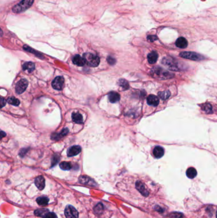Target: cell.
<instances>
[{"label": "cell", "instance_id": "cell-1", "mask_svg": "<svg viewBox=\"0 0 217 218\" xmlns=\"http://www.w3.org/2000/svg\"><path fill=\"white\" fill-rule=\"evenodd\" d=\"M34 1L35 0H22V2L13 7V12L15 14H19L24 12L32 6Z\"/></svg>", "mask_w": 217, "mask_h": 218}, {"label": "cell", "instance_id": "cell-2", "mask_svg": "<svg viewBox=\"0 0 217 218\" xmlns=\"http://www.w3.org/2000/svg\"><path fill=\"white\" fill-rule=\"evenodd\" d=\"M83 58L85 61V63H86V64L89 66L96 67L99 65L100 62L99 58L91 53L84 54Z\"/></svg>", "mask_w": 217, "mask_h": 218}, {"label": "cell", "instance_id": "cell-3", "mask_svg": "<svg viewBox=\"0 0 217 218\" xmlns=\"http://www.w3.org/2000/svg\"><path fill=\"white\" fill-rule=\"evenodd\" d=\"M180 56L183 58L188 59H191V60H193V61H199V60H201V59H204V57H203L201 55H200L196 52H181L180 54Z\"/></svg>", "mask_w": 217, "mask_h": 218}, {"label": "cell", "instance_id": "cell-4", "mask_svg": "<svg viewBox=\"0 0 217 218\" xmlns=\"http://www.w3.org/2000/svg\"><path fill=\"white\" fill-rule=\"evenodd\" d=\"M66 218H78V212L73 206L68 205L64 210Z\"/></svg>", "mask_w": 217, "mask_h": 218}, {"label": "cell", "instance_id": "cell-5", "mask_svg": "<svg viewBox=\"0 0 217 218\" xmlns=\"http://www.w3.org/2000/svg\"><path fill=\"white\" fill-rule=\"evenodd\" d=\"M152 72L153 74H155V76L158 77L160 79H167L168 78L171 77L169 72L159 68H154Z\"/></svg>", "mask_w": 217, "mask_h": 218}, {"label": "cell", "instance_id": "cell-6", "mask_svg": "<svg viewBox=\"0 0 217 218\" xmlns=\"http://www.w3.org/2000/svg\"><path fill=\"white\" fill-rule=\"evenodd\" d=\"M28 86V82L26 79H21L17 83L15 86V92L20 94L24 93Z\"/></svg>", "mask_w": 217, "mask_h": 218}, {"label": "cell", "instance_id": "cell-7", "mask_svg": "<svg viewBox=\"0 0 217 218\" xmlns=\"http://www.w3.org/2000/svg\"><path fill=\"white\" fill-rule=\"evenodd\" d=\"M64 80L63 77L61 76L57 77L52 82V85L53 88L57 89V90H61L64 85Z\"/></svg>", "mask_w": 217, "mask_h": 218}, {"label": "cell", "instance_id": "cell-8", "mask_svg": "<svg viewBox=\"0 0 217 218\" xmlns=\"http://www.w3.org/2000/svg\"><path fill=\"white\" fill-rule=\"evenodd\" d=\"M79 182L82 184L90 186H96V184L92 179L87 176H80L79 178Z\"/></svg>", "mask_w": 217, "mask_h": 218}, {"label": "cell", "instance_id": "cell-9", "mask_svg": "<svg viewBox=\"0 0 217 218\" xmlns=\"http://www.w3.org/2000/svg\"><path fill=\"white\" fill-rule=\"evenodd\" d=\"M81 150H82V149H81L80 146H78V145H74V146H72L70 148L68 149V152H67L68 156V157L75 156L80 153Z\"/></svg>", "mask_w": 217, "mask_h": 218}, {"label": "cell", "instance_id": "cell-10", "mask_svg": "<svg viewBox=\"0 0 217 218\" xmlns=\"http://www.w3.org/2000/svg\"><path fill=\"white\" fill-rule=\"evenodd\" d=\"M146 102H147V103L149 105L156 107V106H157L159 104L160 100H159V98L157 97L156 96H155V95L150 94L148 96Z\"/></svg>", "mask_w": 217, "mask_h": 218}, {"label": "cell", "instance_id": "cell-11", "mask_svg": "<svg viewBox=\"0 0 217 218\" xmlns=\"http://www.w3.org/2000/svg\"><path fill=\"white\" fill-rule=\"evenodd\" d=\"M35 184L36 186L39 190H43L45 186V182L44 177L42 175L37 177L35 180Z\"/></svg>", "mask_w": 217, "mask_h": 218}, {"label": "cell", "instance_id": "cell-12", "mask_svg": "<svg viewBox=\"0 0 217 218\" xmlns=\"http://www.w3.org/2000/svg\"><path fill=\"white\" fill-rule=\"evenodd\" d=\"M136 187L137 189L145 197H147L148 195V191L146 190L145 186L140 181H138L136 184Z\"/></svg>", "mask_w": 217, "mask_h": 218}, {"label": "cell", "instance_id": "cell-13", "mask_svg": "<svg viewBox=\"0 0 217 218\" xmlns=\"http://www.w3.org/2000/svg\"><path fill=\"white\" fill-rule=\"evenodd\" d=\"M73 63L78 66H83L85 65V64H86L84 58L81 57L80 55H76L73 57Z\"/></svg>", "mask_w": 217, "mask_h": 218}, {"label": "cell", "instance_id": "cell-14", "mask_svg": "<svg viewBox=\"0 0 217 218\" xmlns=\"http://www.w3.org/2000/svg\"><path fill=\"white\" fill-rule=\"evenodd\" d=\"M175 44H176V47H178V48L185 49L188 46V42L185 38L180 37V38L177 39V40L176 41Z\"/></svg>", "mask_w": 217, "mask_h": 218}, {"label": "cell", "instance_id": "cell-15", "mask_svg": "<svg viewBox=\"0 0 217 218\" xmlns=\"http://www.w3.org/2000/svg\"><path fill=\"white\" fill-rule=\"evenodd\" d=\"M153 153L156 158H161L164 154V149L161 146H157L154 148Z\"/></svg>", "mask_w": 217, "mask_h": 218}, {"label": "cell", "instance_id": "cell-16", "mask_svg": "<svg viewBox=\"0 0 217 218\" xmlns=\"http://www.w3.org/2000/svg\"><path fill=\"white\" fill-rule=\"evenodd\" d=\"M120 98H121V96H120V94L117 92L113 91L108 94V99H109L111 103L117 102Z\"/></svg>", "mask_w": 217, "mask_h": 218}, {"label": "cell", "instance_id": "cell-17", "mask_svg": "<svg viewBox=\"0 0 217 218\" xmlns=\"http://www.w3.org/2000/svg\"><path fill=\"white\" fill-rule=\"evenodd\" d=\"M148 61L149 63L154 64L157 62L158 59V54L156 51H152L148 55Z\"/></svg>", "mask_w": 217, "mask_h": 218}, {"label": "cell", "instance_id": "cell-18", "mask_svg": "<svg viewBox=\"0 0 217 218\" xmlns=\"http://www.w3.org/2000/svg\"><path fill=\"white\" fill-rule=\"evenodd\" d=\"M68 132H69V130H68V128H64V129L62 131V132H61L59 133L53 134L52 136V138L53 140H54V141H58V140H59L60 138L66 135Z\"/></svg>", "mask_w": 217, "mask_h": 218}, {"label": "cell", "instance_id": "cell-19", "mask_svg": "<svg viewBox=\"0 0 217 218\" xmlns=\"http://www.w3.org/2000/svg\"><path fill=\"white\" fill-rule=\"evenodd\" d=\"M73 121L77 124H82L83 122L82 115L78 112H74L72 114Z\"/></svg>", "mask_w": 217, "mask_h": 218}, {"label": "cell", "instance_id": "cell-20", "mask_svg": "<svg viewBox=\"0 0 217 218\" xmlns=\"http://www.w3.org/2000/svg\"><path fill=\"white\" fill-rule=\"evenodd\" d=\"M22 68H23V70L24 71H27V72L31 73L34 70H35V64L32 62H27L23 65V66H22Z\"/></svg>", "mask_w": 217, "mask_h": 218}, {"label": "cell", "instance_id": "cell-21", "mask_svg": "<svg viewBox=\"0 0 217 218\" xmlns=\"http://www.w3.org/2000/svg\"><path fill=\"white\" fill-rule=\"evenodd\" d=\"M187 176L190 178V179H193L195 178L197 175V171L193 167H190L189 169H188L186 172Z\"/></svg>", "mask_w": 217, "mask_h": 218}, {"label": "cell", "instance_id": "cell-22", "mask_svg": "<svg viewBox=\"0 0 217 218\" xmlns=\"http://www.w3.org/2000/svg\"><path fill=\"white\" fill-rule=\"evenodd\" d=\"M49 202V199L46 197H38L36 199V202L39 205H46L48 204Z\"/></svg>", "mask_w": 217, "mask_h": 218}, {"label": "cell", "instance_id": "cell-23", "mask_svg": "<svg viewBox=\"0 0 217 218\" xmlns=\"http://www.w3.org/2000/svg\"><path fill=\"white\" fill-rule=\"evenodd\" d=\"M48 212H49V210L47 209H39L35 211V214L36 216L41 217L43 218V217L45 215V214L47 213Z\"/></svg>", "mask_w": 217, "mask_h": 218}, {"label": "cell", "instance_id": "cell-24", "mask_svg": "<svg viewBox=\"0 0 217 218\" xmlns=\"http://www.w3.org/2000/svg\"><path fill=\"white\" fill-rule=\"evenodd\" d=\"M59 166L62 170H69L71 169V165L70 163L68 162H66V161H63L62 163H60Z\"/></svg>", "mask_w": 217, "mask_h": 218}, {"label": "cell", "instance_id": "cell-25", "mask_svg": "<svg viewBox=\"0 0 217 218\" xmlns=\"http://www.w3.org/2000/svg\"><path fill=\"white\" fill-rule=\"evenodd\" d=\"M7 102L10 104V105H15V106H17L20 104V101L18 100L17 99L14 97H11V98H9L8 100H7Z\"/></svg>", "mask_w": 217, "mask_h": 218}, {"label": "cell", "instance_id": "cell-26", "mask_svg": "<svg viewBox=\"0 0 217 218\" xmlns=\"http://www.w3.org/2000/svg\"><path fill=\"white\" fill-rule=\"evenodd\" d=\"M118 84L122 89H127L129 88V84L128 82L124 80V79H121L118 82Z\"/></svg>", "mask_w": 217, "mask_h": 218}, {"label": "cell", "instance_id": "cell-27", "mask_svg": "<svg viewBox=\"0 0 217 218\" xmlns=\"http://www.w3.org/2000/svg\"><path fill=\"white\" fill-rule=\"evenodd\" d=\"M159 96L161 97L162 99L165 100V99L168 98L171 96V93H170V92L169 91H164L159 93Z\"/></svg>", "mask_w": 217, "mask_h": 218}, {"label": "cell", "instance_id": "cell-28", "mask_svg": "<svg viewBox=\"0 0 217 218\" xmlns=\"http://www.w3.org/2000/svg\"><path fill=\"white\" fill-rule=\"evenodd\" d=\"M103 210V205L102 204L99 203L94 207V211L96 214H101Z\"/></svg>", "mask_w": 217, "mask_h": 218}, {"label": "cell", "instance_id": "cell-29", "mask_svg": "<svg viewBox=\"0 0 217 218\" xmlns=\"http://www.w3.org/2000/svg\"><path fill=\"white\" fill-rule=\"evenodd\" d=\"M43 218H58V216L54 213V212H48L43 217Z\"/></svg>", "mask_w": 217, "mask_h": 218}, {"label": "cell", "instance_id": "cell-30", "mask_svg": "<svg viewBox=\"0 0 217 218\" xmlns=\"http://www.w3.org/2000/svg\"><path fill=\"white\" fill-rule=\"evenodd\" d=\"M59 161V156L58 155H55L54 157H53V159H52V166H54L55 164L58 163V162Z\"/></svg>", "mask_w": 217, "mask_h": 218}, {"label": "cell", "instance_id": "cell-31", "mask_svg": "<svg viewBox=\"0 0 217 218\" xmlns=\"http://www.w3.org/2000/svg\"><path fill=\"white\" fill-rule=\"evenodd\" d=\"M107 60H108V62L109 63V64H110V65H114L116 62L115 59L114 58H112V57H110V56H109Z\"/></svg>", "mask_w": 217, "mask_h": 218}, {"label": "cell", "instance_id": "cell-32", "mask_svg": "<svg viewBox=\"0 0 217 218\" xmlns=\"http://www.w3.org/2000/svg\"><path fill=\"white\" fill-rule=\"evenodd\" d=\"M147 38H148V40H149V41H150V42H153V41H155L156 40H157V37L156 36H155V35H150V36H148Z\"/></svg>", "mask_w": 217, "mask_h": 218}, {"label": "cell", "instance_id": "cell-33", "mask_svg": "<svg viewBox=\"0 0 217 218\" xmlns=\"http://www.w3.org/2000/svg\"><path fill=\"white\" fill-rule=\"evenodd\" d=\"M1 104H2V107H3L4 106L6 105V101L3 98H1Z\"/></svg>", "mask_w": 217, "mask_h": 218}, {"label": "cell", "instance_id": "cell-34", "mask_svg": "<svg viewBox=\"0 0 217 218\" xmlns=\"http://www.w3.org/2000/svg\"><path fill=\"white\" fill-rule=\"evenodd\" d=\"M2 137L6 136V133H5L3 131H2Z\"/></svg>", "mask_w": 217, "mask_h": 218}, {"label": "cell", "instance_id": "cell-35", "mask_svg": "<svg viewBox=\"0 0 217 218\" xmlns=\"http://www.w3.org/2000/svg\"><path fill=\"white\" fill-rule=\"evenodd\" d=\"M216 217L217 218V212H216Z\"/></svg>", "mask_w": 217, "mask_h": 218}]
</instances>
